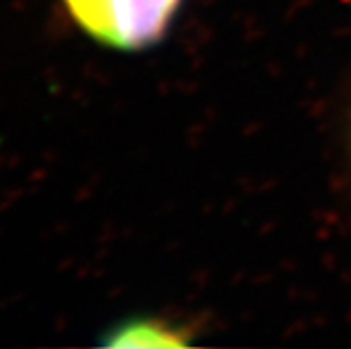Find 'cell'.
Here are the masks:
<instances>
[{
	"instance_id": "cell-1",
	"label": "cell",
	"mask_w": 351,
	"mask_h": 349,
	"mask_svg": "<svg viewBox=\"0 0 351 349\" xmlns=\"http://www.w3.org/2000/svg\"><path fill=\"white\" fill-rule=\"evenodd\" d=\"M63 5L97 42L139 51L162 40L183 0H63Z\"/></svg>"
},
{
	"instance_id": "cell-2",
	"label": "cell",
	"mask_w": 351,
	"mask_h": 349,
	"mask_svg": "<svg viewBox=\"0 0 351 349\" xmlns=\"http://www.w3.org/2000/svg\"><path fill=\"white\" fill-rule=\"evenodd\" d=\"M108 345H179L185 339L177 328L158 320H135L127 322L105 339Z\"/></svg>"
}]
</instances>
